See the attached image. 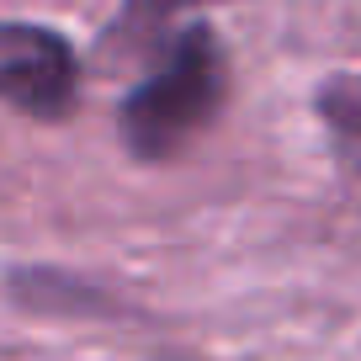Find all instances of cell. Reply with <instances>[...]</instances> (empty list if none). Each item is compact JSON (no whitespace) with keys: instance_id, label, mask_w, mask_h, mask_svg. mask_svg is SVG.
Listing matches in <instances>:
<instances>
[{"instance_id":"2","label":"cell","mask_w":361,"mask_h":361,"mask_svg":"<svg viewBox=\"0 0 361 361\" xmlns=\"http://www.w3.org/2000/svg\"><path fill=\"white\" fill-rule=\"evenodd\" d=\"M80 90V54L37 22L0 16V102L27 117H64Z\"/></svg>"},{"instance_id":"3","label":"cell","mask_w":361,"mask_h":361,"mask_svg":"<svg viewBox=\"0 0 361 361\" xmlns=\"http://www.w3.org/2000/svg\"><path fill=\"white\" fill-rule=\"evenodd\" d=\"M202 6H213V0H123V11L106 27L102 48L106 54H144L165 37V27L180 11H202Z\"/></svg>"},{"instance_id":"4","label":"cell","mask_w":361,"mask_h":361,"mask_svg":"<svg viewBox=\"0 0 361 361\" xmlns=\"http://www.w3.org/2000/svg\"><path fill=\"white\" fill-rule=\"evenodd\" d=\"M319 117H324L335 133L356 138L361 144V75H335L319 90Z\"/></svg>"},{"instance_id":"1","label":"cell","mask_w":361,"mask_h":361,"mask_svg":"<svg viewBox=\"0 0 361 361\" xmlns=\"http://www.w3.org/2000/svg\"><path fill=\"white\" fill-rule=\"evenodd\" d=\"M224 96H228V59L218 48L213 27H186L165 48V64L144 85H133V96L123 102V117H117L123 144L138 159L176 154L218 117Z\"/></svg>"}]
</instances>
